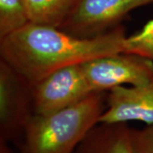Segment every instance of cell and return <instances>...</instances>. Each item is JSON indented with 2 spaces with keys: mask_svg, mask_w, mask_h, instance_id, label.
Masks as SVG:
<instances>
[{
  "mask_svg": "<svg viewBox=\"0 0 153 153\" xmlns=\"http://www.w3.org/2000/svg\"><path fill=\"white\" fill-rule=\"evenodd\" d=\"M33 114L32 84L0 60V140L20 142Z\"/></svg>",
  "mask_w": 153,
  "mask_h": 153,
  "instance_id": "277c9868",
  "label": "cell"
},
{
  "mask_svg": "<svg viewBox=\"0 0 153 153\" xmlns=\"http://www.w3.org/2000/svg\"><path fill=\"white\" fill-rule=\"evenodd\" d=\"M30 23L24 0H0V39Z\"/></svg>",
  "mask_w": 153,
  "mask_h": 153,
  "instance_id": "30bf717a",
  "label": "cell"
},
{
  "mask_svg": "<svg viewBox=\"0 0 153 153\" xmlns=\"http://www.w3.org/2000/svg\"><path fill=\"white\" fill-rule=\"evenodd\" d=\"M153 0H79L60 29L81 38H94L120 26L126 16Z\"/></svg>",
  "mask_w": 153,
  "mask_h": 153,
  "instance_id": "5b68a950",
  "label": "cell"
},
{
  "mask_svg": "<svg viewBox=\"0 0 153 153\" xmlns=\"http://www.w3.org/2000/svg\"><path fill=\"white\" fill-rule=\"evenodd\" d=\"M107 92H93L82 100L47 114H33L20 140L21 153H74L99 123Z\"/></svg>",
  "mask_w": 153,
  "mask_h": 153,
  "instance_id": "7a4b0ae2",
  "label": "cell"
},
{
  "mask_svg": "<svg viewBox=\"0 0 153 153\" xmlns=\"http://www.w3.org/2000/svg\"><path fill=\"white\" fill-rule=\"evenodd\" d=\"M0 153H16L9 146V143L0 140Z\"/></svg>",
  "mask_w": 153,
  "mask_h": 153,
  "instance_id": "4fadbf2b",
  "label": "cell"
},
{
  "mask_svg": "<svg viewBox=\"0 0 153 153\" xmlns=\"http://www.w3.org/2000/svg\"><path fill=\"white\" fill-rule=\"evenodd\" d=\"M32 23L60 28L79 0H24Z\"/></svg>",
  "mask_w": 153,
  "mask_h": 153,
  "instance_id": "9c48e42d",
  "label": "cell"
},
{
  "mask_svg": "<svg viewBox=\"0 0 153 153\" xmlns=\"http://www.w3.org/2000/svg\"><path fill=\"white\" fill-rule=\"evenodd\" d=\"M141 122L153 124V77L139 86H123L107 92L106 107L99 123Z\"/></svg>",
  "mask_w": 153,
  "mask_h": 153,
  "instance_id": "52a82bcc",
  "label": "cell"
},
{
  "mask_svg": "<svg viewBox=\"0 0 153 153\" xmlns=\"http://www.w3.org/2000/svg\"><path fill=\"white\" fill-rule=\"evenodd\" d=\"M133 153H153V124L142 128H131Z\"/></svg>",
  "mask_w": 153,
  "mask_h": 153,
  "instance_id": "7c38bea8",
  "label": "cell"
},
{
  "mask_svg": "<svg viewBox=\"0 0 153 153\" xmlns=\"http://www.w3.org/2000/svg\"><path fill=\"white\" fill-rule=\"evenodd\" d=\"M123 52L140 55L153 62V19L139 32L127 36Z\"/></svg>",
  "mask_w": 153,
  "mask_h": 153,
  "instance_id": "8fae6325",
  "label": "cell"
},
{
  "mask_svg": "<svg viewBox=\"0 0 153 153\" xmlns=\"http://www.w3.org/2000/svg\"><path fill=\"white\" fill-rule=\"evenodd\" d=\"M92 93L81 65L60 68L32 85L34 114H47L64 109Z\"/></svg>",
  "mask_w": 153,
  "mask_h": 153,
  "instance_id": "8992f818",
  "label": "cell"
},
{
  "mask_svg": "<svg viewBox=\"0 0 153 153\" xmlns=\"http://www.w3.org/2000/svg\"><path fill=\"white\" fill-rule=\"evenodd\" d=\"M127 36L121 25L97 37L81 38L58 27L30 22L0 39V55L33 85L60 68L123 52Z\"/></svg>",
  "mask_w": 153,
  "mask_h": 153,
  "instance_id": "6da1fadb",
  "label": "cell"
},
{
  "mask_svg": "<svg viewBox=\"0 0 153 153\" xmlns=\"http://www.w3.org/2000/svg\"><path fill=\"white\" fill-rule=\"evenodd\" d=\"M93 92H109L123 86H139L153 77V62L140 55L117 52L81 64Z\"/></svg>",
  "mask_w": 153,
  "mask_h": 153,
  "instance_id": "3957f363",
  "label": "cell"
},
{
  "mask_svg": "<svg viewBox=\"0 0 153 153\" xmlns=\"http://www.w3.org/2000/svg\"><path fill=\"white\" fill-rule=\"evenodd\" d=\"M128 123H100L88 132L74 153H133Z\"/></svg>",
  "mask_w": 153,
  "mask_h": 153,
  "instance_id": "ba28073f",
  "label": "cell"
}]
</instances>
